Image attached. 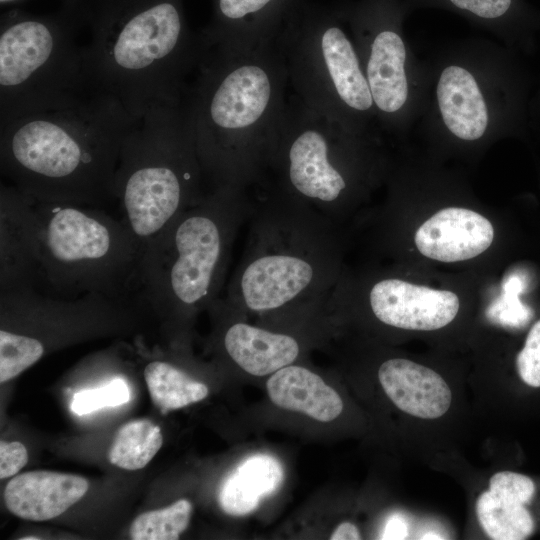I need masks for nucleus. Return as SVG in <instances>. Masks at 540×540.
Returning a JSON list of instances; mask_svg holds the SVG:
<instances>
[{"label":"nucleus","mask_w":540,"mask_h":540,"mask_svg":"<svg viewBox=\"0 0 540 540\" xmlns=\"http://www.w3.org/2000/svg\"><path fill=\"white\" fill-rule=\"evenodd\" d=\"M378 379L391 402L408 415L437 419L451 406L452 391L442 376L409 359L385 360L379 366Z\"/></svg>","instance_id":"20"},{"label":"nucleus","mask_w":540,"mask_h":540,"mask_svg":"<svg viewBox=\"0 0 540 540\" xmlns=\"http://www.w3.org/2000/svg\"><path fill=\"white\" fill-rule=\"evenodd\" d=\"M372 315L381 323L399 329L432 331L456 317L460 301L448 290L415 285L399 278H382L366 291Z\"/></svg>","instance_id":"15"},{"label":"nucleus","mask_w":540,"mask_h":540,"mask_svg":"<svg viewBox=\"0 0 540 540\" xmlns=\"http://www.w3.org/2000/svg\"><path fill=\"white\" fill-rule=\"evenodd\" d=\"M529 127L540 131V87L530 100Z\"/></svg>","instance_id":"33"},{"label":"nucleus","mask_w":540,"mask_h":540,"mask_svg":"<svg viewBox=\"0 0 540 540\" xmlns=\"http://www.w3.org/2000/svg\"><path fill=\"white\" fill-rule=\"evenodd\" d=\"M32 539H33V540H38V539H40V538H39V537H36V536H33V537L27 536V537H22V538H21V540H32Z\"/></svg>","instance_id":"34"},{"label":"nucleus","mask_w":540,"mask_h":540,"mask_svg":"<svg viewBox=\"0 0 540 540\" xmlns=\"http://www.w3.org/2000/svg\"><path fill=\"white\" fill-rule=\"evenodd\" d=\"M184 100L157 105L136 121L124 139L114 196L122 221L142 253L145 247L206 192Z\"/></svg>","instance_id":"7"},{"label":"nucleus","mask_w":540,"mask_h":540,"mask_svg":"<svg viewBox=\"0 0 540 540\" xmlns=\"http://www.w3.org/2000/svg\"><path fill=\"white\" fill-rule=\"evenodd\" d=\"M424 61L426 90L415 126L427 136L472 147L529 128L532 78L518 52L465 38Z\"/></svg>","instance_id":"5"},{"label":"nucleus","mask_w":540,"mask_h":540,"mask_svg":"<svg viewBox=\"0 0 540 540\" xmlns=\"http://www.w3.org/2000/svg\"><path fill=\"white\" fill-rule=\"evenodd\" d=\"M408 537V523L401 515H392L386 522L381 539H405Z\"/></svg>","instance_id":"31"},{"label":"nucleus","mask_w":540,"mask_h":540,"mask_svg":"<svg viewBox=\"0 0 540 540\" xmlns=\"http://www.w3.org/2000/svg\"><path fill=\"white\" fill-rule=\"evenodd\" d=\"M494 228L483 215L463 207L439 210L417 229L415 245L433 260L458 262L478 256L489 248Z\"/></svg>","instance_id":"18"},{"label":"nucleus","mask_w":540,"mask_h":540,"mask_svg":"<svg viewBox=\"0 0 540 540\" xmlns=\"http://www.w3.org/2000/svg\"><path fill=\"white\" fill-rule=\"evenodd\" d=\"M28 462L26 447L18 441L0 442V478L17 474Z\"/></svg>","instance_id":"30"},{"label":"nucleus","mask_w":540,"mask_h":540,"mask_svg":"<svg viewBox=\"0 0 540 540\" xmlns=\"http://www.w3.org/2000/svg\"><path fill=\"white\" fill-rule=\"evenodd\" d=\"M284 480L280 461L268 454L245 458L223 481L218 502L228 515L244 516L258 508L261 501L276 493Z\"/></svg>","instance_id":"23"},{"label":"nucleus","mask_w":540,"mask_h":540,"mask_svg":"<svg viewBox=\"0 0 540 540\" xmlns=\"http://www.w3.org/2000/svg\"><path fill=\"white\" fill-rule=\"evenodd\" d=\"M7 1H11V0H1L2 3H3V2H7Z\"/></svg>","instance_id":"35"},{"label":"nucleus","mask_w":540,"mask_h":540,"mask_svg":"<svg viewBox=\"0 0 540 540\" xmlns=\"http://www.w3.org/2000/svg\"><path fill=\"white\" fill-rule=\"evenodd\" d=\"M275 43L308 108L356 133L382 132L353 39L332 5L296 0Z\"/></svg>","instance_id":"10"},{"label":"nucleus","mask_w":540,"mask_h":540,"mask_svg":"<svg viewBox=\"0 0 540 540\" xmlns=\"http://www.w3.org/2000/svg\"><path fill=\"white\" fill-rule=\"evenodd\" d=\"M113 97L0 125V171L34 200L98 207L112 200L125 137L136 123Z\"/></svg>","instance_id":"2"},{"label":"nucleus","mask_w":540,"mask_h":540,"mask_svg":"<svg viewBox=\"0 0 540 540\" xmlns=\"http://www.w3.org/2000/svg\"><path fill=\"white\" fill-rule=\"evenodd\" d=\"M331 540H358L361 539L356 525L351 522L339 524L330 536Z\"/></svg>","instance_id":"32"},{"label":"nucleus","mask_w":540,"mask_h":540,"mask_svg":"<svg viewBox=\"0 0 540 540\" xmlns=\"http://www.w3.org/2000/svg\"><path fill=\"white\" fill-rule=\"evenodd\" d=\"M129 388L121 378H115L104 386L81 390L74 394L71 410L77 415H85L104 407H115L127 403Z\"/></svg>","instance_id":"28"},{"label":"nucleus","mask_w":540,"mask_h":540,"mask_svg":"<svg viewBox=\"0 0 540 540\" xmlns=\"http://www.w3.org/2000/svg\"><path fill=\"white\" fill-rule=\"evenodd\" d=\"M163 444L158 425L148 419L127 422L117 431L108 451L111 464L125 470L144 468Z\"/></svg>","instance_id":"25"},{"label":"nucleus","mask_w":540,"mask_h":540,"mask_svg":"<svg viewBox=\"0 0 540 540\" xmlns=\"http://www.w3.org/2000/svg\"><path fill=\"white\" fill-rule=\"evenodd\" d=\"M271 401L280 408L330 422L343 411L339 394L316 373L290 364L271 374L266 384Z\"/></svg>","instance_id":"22"},{"label":"nucleus","mask_w":540,"mask_h":540,"mask_svg":"<svg viewBox=\"0 0 540 540\" xmlns=\"http://www.w3.org/2000/svg\"><path fill=\"white\" fill-rule=\"evenodd\" d=\"M288 83L275 40L234 56L205 53L184 105L210 189L265 178Z\"/></svg>","instance_id":"1"},{"label":"nucleus","mask_w":540,"mask_h":540,"mask_svg":"<svg viewBox=\"0 0 540 540\" xmlns=\"http://www.w3.org/2000/svg\"><path fill=\"white\" fill-rule=\"evenodd\" d=\"M214 303L227 320L221 335L223 350L246 373L270 375L300 356L302 341L296 334L249 324L226 298L218 297Z\"/></svg>","instance_id":"16"},{"label":"nucleus","mask_w":540,"mask_h":540,"mask_svg":"<svg viewBox=\"0 0 540 540\" xmlns=\"http://www.w3.org/2000/svg\"><path fill=\"white\" fill-rule=\"evenodd\" d=\"M356 47L381 131L403 135L416 125L426 90L424 59L404 33V0H334Z\"/></svg>","instance_id":"12"},{"label":"nucleus","mask_w":540,"mask_h":540,"mask_svg":"<svg viewBox=\"0 0 540 540\" xmlns=\"http://www.w3.org/2000/svg\"><path fill=\"white\" fill-rule=\"evenodd\" d=\"M225 298L241 312L279 315L326 302L341 276L336 222L264 179Z\"/></svg>","instance_id":"3"},{"label":"nucleus","mask_w":540,"mask_h":540,"mask_svg":"<svg viewBox=\"0 0 540 540\" xmlns=\"http://www.w3.org/2000/svg\"><path fill=\"white\" fill-rule=\"evenodd\" d=\"M379 133H356L287 101L264 179L336 222L384 168Z\"/></svg>","instance_id":"8"},{"label":"nucleus","mask_w":540,"mask_h":540,"mask_svg":"<svg viewBox=\"0 0 540 540\" xmlns=\"http://www.w3.org/2000/svg\"><path fill=\"white\" fill-rule=\"evenodd\" d=\"M296 0H214V18L200 34L205 51L234 56L275 40Z\"/></svg>","instance_id":"14"},{"label":"nucleus","mask_w":540,"mask_h":540,"mask_svg":"<svg viewBox=\"0 0 540 540\" xmlns=\"http://www.w3.org/2000/svg\"><path fill=\"white\" fill-rule=\"evenodd\" d=\"M205 53L177 0L107 10L84 44L91 94L115 98L136 120L153 106L180 105Z\"/></svg>","instance_id":"4"},{"label":"nucleus","mask_w":540,"mask_h":540,"mask_svg":"<svg viewBox=\"0 0 540 540\" xmlns=\"http://www.w3.org/2000/svg\"><path fill=\"white\" fill-rule=\"evenodd\" d=\"M90 96L84 44L69 27L28 17H11L1 26L0 125Z\"/></svg>","instance_id":"11"},{"label":"nucleus","mask_w":540,"mask_h":540,"mask_svg":"<svg viewBox=\"0 0 540 540\" xmlns=\"http://www.w3.org/2000/svg\"><path fill=\"white\" fill-rule=\"evenodd\" d=\"M88 482L77 475L30 471L12 478L4 490V501L14 515L30 521H46L64 513L88 490Z\"/></svg>","instance_id":"21"},{"label":"nucleus","mask_w":540,"mask_h":540,"mask_svg":"<svg viewBox=\"0 0 540 540\" xmlns=\"http://www.w3.org/2000/svg\"><path fill=\"white\" fill-rule=\"evenodd\" d=\"M32 200L41 292L67 299L88 293L138 296L142 250L122 220L98 207Z\"/></svg>","instance_id":"9"},{"label":"nucleus","mask_w":540,"mask_h":540,"mask_svg":"<svg viewBox=\"0 0 540 540\" xmlns=\"http://www.w3.org/2000/svg\"><path fill=\"white\" fill-rule=\"evenodd\" d=\"M144 378L151 400L162 414L199 402L209 393L204 383L164 360L150 361L144 368Z\"/></svg>","instance_id":"24"},{"label":"nucleus","mask_w":540,"mask_h":540,"mask_svg":"<svg viewBox=\"0 0 540 540\" xmlns=\"http://www.w3.org/2000/svg\"><path fill=\"white\" fill-rule=\"evenodd\" d=\"M43 354L24 336L0 330V382H7L35 364Z\"/></svg>","instance_id":"27"},{"label":"nucleus","mask_w":540,"mask_h":540,"mask_svg":"<svg viewBox=\"0 0 540 540\" xmlns=\"http://www.w3.org/2000/svg\"><path fill=\"white\" fill-rule=\"evenodd\" d=\"M409 12L441 9L493 34L521 55L533 54L540 33V9L526 0H404Z\"/></svg>","instance_id":"17"},{"label":"nucleus","mask_w":540,"mask_h":540,"mask_svg":"<svg viewBox=\"0 0 540 540\" xmlns=\"http://www.w3.org/2000/svg\"><path fill=\"white\" fill-rule=\"evenodd\" d=\"M192 513V504L180 499L158 510L138 515L131 524L130 538L133 540H176L187 529Z\"/></svg>","instance_id":"26"},{"label":"nucleus","mask_w":540,"mask_h":540,"mask_svg":"<svg viewBox=\"0 0 540 540\" xmlns=\"http://www.w3.org/2000/svg\"><path fill=\"white\" fill-rule=\"evenodd\" d=\"M516 369L526 385L540 388V320L531 327L517 354Z\"/></svg>","instance_id":"29"},{"label":"nucleus","mask_w":540,"mask_h":540,"mask_svg":"<svg viewBox=\"0 0 540 540\" xmlns=\"http://www.w3.org/2000/svg\"><path fill=\"white\" fill-rule=\"evenodd\" d=\"M41 288L38 224L33 200L0 185V293Z\"/></svg>","instance_id":"13"},{"label":"nucleus","mask_w":540,"mask_h":540,"mask_svg":"<svg viewBox=\"0 0 540 540\" xmlns=\"http://www.w3.org/2000/svg\"><path fill=\"white\" fill-rule=\"evenodd\" d=\"M253 208L249 189L220 186L182 212L145 247L138 296L185 322L220 296L232 249Z\"/></svg>","instance_id":"6"},{"label":"nucleus","mask_w":540,"mask_h":540,"mask_svg":"<svg viewBox=\"0 0 540 540\" xmlns=\"http://www.w3.org/2000/svg\"><path fill=\"white\" fill-rule=\"evenodd\" d=\"M536 493L534 481L521 473L500 471L489 479L488 490L476 500V515L494 540H524L535 530L527 505Z\"/></svg>","instance_id":"19"}]
</instances>
